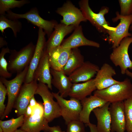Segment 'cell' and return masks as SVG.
Segmentation results:
<instances>
[{"label": "cell", "instance_id": "obj_11", "mask_svg": "<svg viewBox=\"0 0 132 132\" xmlns=\"http://www.w3.org/2000/svg\"><path fill=\"white\" fill-rule=\"evenodd\" d=\"M56 11L63 17L61 23L67 25H72L77 27L81 22L87 21L80 9L75 7L70 1H67Z\"/></svg>", "mask_w": 132, "mask_h": 132}, {"label": "cell", "instance_id": "obj_32", "mask_svg": "<svg viewBox=\"0 0 132 132\" xmlns=\"http://www.w3.org/2000/svg\"><path fill=\"white\" fill-rule=\"evenodd\" d=\"M118 1L121 15L125 16L132 14V0H119Z\"/></svg>", "mask_w": 132, "mask_h": 132}, {"label": "cell", "instance_id": "obj_3", "mask_svg": "<svg viewBox=\"0 0 132 132\" xmlns=\"http://www.w3.org/2000/svg\"><path fill=\"white\" fill-rule=\"evenodd\" d=\"M79 5L84 17L95 26L99 32L107 33L109 31L113 29L114 27L110 26L104 17L105 15L109 11L108 7H102L99 12L96 13L90 7L88 0H80Z\"/></svg>", "mask_w": 132, "mask_h": 132}, {"label": "cell", "instance_id": "obj_41", "mask_svg": "<svg viewBox=\"0 0 132 132\" xmlns=\"http://www.w3.org/2000/svg\"><path fill=\"white\" fill-rule=\"evenodd\" d=\"M129 29L130 31L132 33L131 34H132V23L130 26Z\"/></svg>", "mask_w": 132, "mask_h": 132}, {"label": "cell", "instance_id": "obj_23", "mask_svg": "<svg viewBox=\"0 0 132 132\" xmlns=\"http://www.w3.org/2000/svg\"><path fill=\"white\" fill-rule=\"evenodd\" d=\"M110 104L107 102L103 106L95 108L92 111L97 120L96 126L99 132H111V119L109 110Z\"/></svg>", "mask_w": 132, "mask_h": 132}, {"label": "cell", "instance_id": "obj_9", "mask_svg": "<svg viewBox=\"0 0 132 132\" xmlns=\"http://www.w3.org/2000/svg\"><path fill=\"white\" fill-rule=\"evenodd\" d=\"M40 96L43 101L44 116L49 122L61 116L59 106L54 100L53 95L45 84L39 82L35 94Z\"/></svg>", "mask_w": 132, "mask_h": 132}, {"label": "cell", "instance_id": "obj_30", "mask_svg": "<svg viewBox=\"0 0 132 132\" xmlns=\"http://www.w3.org/2000/svg\"><path fill=\"white\" fill-rule=\"evenodd\" d=\"M126 126L128 132L132 131V98L123 101Z\"/></svg>", "mask_w": 132, "mask_h": 132}, {"label": "cell", "instance_id": "obj_21", "mask_svg": "<svg viewBox=\"0 0 132 132\" xmlns=\"http://www.w3.org/2000/svg\"><path fill=\"white\" fill-rule=\"evenodd\" d=\"M80 102L82 108L79 120L87 125L90 123L89 117L91 112L95 108L103 106L107 102L94 95L86 98Z\"/></svg>", "mask_w": 132, "mask_h": 132}, {"label": "cell", "instance_id": "obj_29", "mask_svg": "<svg viewBox=\"0 0 132 132\" xmlns=\"http://www.w3.org/2000/svg\"><path fill=\"white\" fill-rule=\"evenodd\" d=\"M7 53H10V50L8 47L1 48L0 53V76L6 78H10L12 74L8 70V63L4 57Z\"/></svg>", "mask_w": 132, "mask_h": 132}, {"label": "cell", "instance_id": "obj_5", "mask_svg": "<svg viewBox=\"0 0 132 132\" xmlns=\"http://www.w3.org/2000/svg\"><path fill=\"white\" fill-rule=\"evenodd\" d=\"M5 16L11 20L20 19H26L29 22L36 26L38 28L42 29L46 34L48 38L53 31V29L58 23L55 20L48 21L42 18L39 15V12L36 7L31 9L25 13L19 14L14 13L11 10L7 11Z\"/></svg>", "mask_w": 132, "mask_h": 132}, {"label": "cell", "instance_id": "obj_39", "mask_svg": "<svg viewBox=\"0 0 132 132\" xmlns=\"http://www.w3.org/2000/svg\"><path fill=\"white\" fill-rule=\"evenodd\" d=\"M125 74L128 77H130L132 79V72L129 70L128 69L127 70Z\"/></svg>", "mask_w": 132, "mask_h": 132}, {"label": "cell", "instance_id": "obj_22", "mask_svg": "<svg viewBox=\"0 0 132 132\" xmlns=\"http://www.w3.org/2000/svg\"><path fill=\"white\" fill-rule=\"evenodd\" d=\"M53 78L52 84L58 90L60 95L63 98L68 96L73 83L69 77L63 71H57L50 68Z\"/></svg>", "mask_w": 132, "mask_h": 132}, {"label": "cell", "instance_id": "obj_10", "mask_svg": "<svg viewBox=\"0 0 132 132\" xmlns=\"http://www.w3.org/2000/svg\"><path fill=\"white\" fill-rule=\"evenodd\" d=\"M60 107L61 116L67 124L74 120H79V116L82 107L79 100L71 98L66 100L61 97L59 93L52 92Z\"/></svg>", "mask_w": 132, "mask_h": 132}, {"label": "cell", "instance_id": "obj_14", "mask_svg": "<svg viewBox=\"0 0 132 132\" xmlns=\"http://www.w3.org/2000/svg\"><path fill=\"white\" fill-rule=\"evenodd\" d=\"M111 132H125L126 122L123 101L111 103L109 108Z\"/></svg>", "mask_w": 132, "mask_h": 132}, {"label": "cell", "instance_id": "obj_24", "mask_svg": "<svg viewBox=\"0 0 132 132\" xmlns=\"http://www.w3.org/2000/svg\"><path fill=\"white\" fill-rule=\"evenodd\" d=\"M95 79L81 83H73L68 96L81 101L97 90Z\"/></svg>", "mask_w": 132, "mask_h": 132}, {"label": "cell", "instance_id": "obj_27", "mask_svg": "<svg viewBox=\"0 0 132 132\" xmlns=\"http://www.w3.org/2000/svg\"><path fill=\"white\" fill-rule=\"evenodd\" d=\"M24 115H22L16 118L2 121L0 120V127L3 132H14L19 127H21L24 121Z\"/></svg>", "mask_w": 132, "mask_h": 132}, {"label": "cell", "instance_id": "obj_13", "mask_svg": "<svg viewBox=\"0 0 132 132\" xmlns=\"http://www.w3.org/2000/svg\"><path fill=\"white\" fill-rule=\"evenodd\" d=\"M38 34L34 53L29 66L24 83H29L34 80V73L44 53L46 42L45 37L46 33L42 29L39 28Z\"/></svg>", "mask_w": 132, "mask_h": 132}, {"label": "cell", "instance_id": "obj_19", "mask_svg": "<svg viewBox=\"0 0 132 132\" xmlns=\"http://www.w3.org/2000/svg\"><path fill=\"white\" fill-rule=\"evenodd\" d=\"M48 53L44 50V53L33 75V79L39 82L46 84L52 90L51 75L50 72Z\"/></svg>", "mask_w": 132, "mask_h": 132}, {"label": "cell", "instance_id": "obj_2", "mask_svg": "<svg viewBox=\"0 0 132 132\" xmlns=\"http://www.w3.org/2000/svg\"><path fill=\"white\" fill-rule=\"evenodd\" d=\"M35 47L36 45L31 42L19 51L15 50H10L8 66L9 72L12 74L17 73L29 66Z\"/></svg>", "mask_w": 132, "mask_h": 132}, {"label": "cell", "instance_id": "obj_40", "mask_svg": "<svg viewBox=\"0 0 132 132\" xmlns=\"http://www.w3.org/2000/svg\"><path fill=\"white\" fill-rule=\"evenodd\" d=\"M14 132H26L24 131L19 129H17Z\"/></svg>", "mask_w": 132, "mask_h": 132}, {"label": "cell", "instance_id": "obj_43", "mask_svg": "<svg viewBox=\"0 0 132 132\" xmlns=\"http://www.w3.org/2000/svg\"></svg>", "mask_w": 132, "mask_h": 132}, {"label": "cell", "instance_id": "obj_1", "mask_svg": "<svg viewBox=\"0 0 132 132\" xmlns=\"http://www.w3.org/2000/svg\"><path fill=\"white\" fill-rule=\"evenodd\" d=\"M93 95L111 103L132 98V83L128 78L105 89L96 90Z\"/></svg>", "mask_w": 132, "mask_h": 132}, {"label": "cell", "instance_id": "obj_12", "mask_svg": "<svg viewBox=\"0 0 132 132\" xmlns=\"http://www.w3.org/2000/svg\"><path fill=\"white\" fill-rule=\"evenodd\" d=\"M37 85V81L34 80L22 85L13 107L18 117L24 114L30 99L35 94Z\"/></svg>", "mask_w": 132, "mask_h": 132}, {"label": "cell", "instance_id": "obj_6", "mask_svg": "<svg viewBox=\"0 0 132 132\" xmlns=\"http://www.w3.org/2000/svg\"><path fill=\"white\" fill-rule=\"evenodd\" d=\"M116 14V16L112 19V21L115 22L120 20V22L113 30L108 31V36L107 38L109 43L111 44L113 49L118 46L124 38L132 36L129 30L132 23V14L122 16L118 11Z\"/></svg>", "mask_w": 132, "mask_h": 132}, {"label": "cell", "instance_id": "obj_34", "mask_svg": "<svg viewBox=\"0 0 132 132\" xmlns=\"http://www.w3.org/2000/svg\"><path fill=\"white\" fill-rule=\"evenodd\" d=\"M33 112V108L29 104L24 114V118H27L30 117L32 115Z\"/></svg>", "mask_w": 132, "mask_h": 132}, {"label": "cell", "instance_id": "obj_26", "mask_svg": "<svg viewBox=\"0 0 132 132\" xmlns=\"http://www.w3.org/2000/svg\"><path fill=\"white\" fill-rule=\"evenodd\" d=\"M9 28L11 29L14 36L16 37L17 33L22 29V23L18 19L11 20L8 18L5 15H0V30L2 34L4 30Z\"/></svg>", "mask_w": 132, "mask_h": 132}, {"label": "cell", "instance_id": "obj_33", "mask_svg": "<svg viewBox=\"0 0 132 132\" xmlns=\"http://www.w3.org/2000/svg\"><path fill=\"white\" fill-rule=\"evenodd\" d=\"M7 94L6 88L2 82L0 81V117L3 116L6 107L4 104L6 96Z\"/></svg>", "mask_w": 132, "mask_h": 132}, {"label": "cell", "instance_id": "obj_7", "mask_svg": "<svg viewBox=\"0 0 132 132\" xmlns=\"http://www.w3.org/2000/svg\"><path fill=\"white\" fill-rule=\"evenodd\" d=\"M132 43V36L124 38L119 46L113 49L110 59L115 66H119L121 74H125L128 69L132 70V61L128 53L129 47Z\"/></svg>", "mask_w": 132, "mask_h": 132}, {"label": "cell", "instance_id": "obj_35", "mask_svg": "<svg viewBox=\"0 0 132 132\" xmlns=\"http://www.w3.org/2000/svg\"><path fill=\"white\" fill-rule=\"evenodd\" d=\"M49 132H65L62 131L59 126H54L49 127Z\"/></svg>", "mask_w": 132, "mask_h": 132}, {"label": "cell", "instance_id": "obj_17", "mask_svg": "<svg viewBox=\"0 0 132 132\" xmlns=\"http://www.w3.org/2000/svg\"><path fill=\"white\" fill-rule=\"evenodd\" d=\"M116 74L113 67L107 63L104 64L96 74L95 79L97 90L106 88L111 86L120 83L121 81L115 80L113 77Z\"/></svg>", "mask_w": 132, "mask_h": 132}, {"label": "cell", "instance_id": "obj_38", "mask_svg": "<svg viewBox=\"0 0 132 132\" xmlns=\"http://www.w3.org/2000/svg\"><path fill=\"white\" fill-rule=\"evenodd\" d=\"M7 45V42L4 40L3 38L2 37H0V48H1L4 45Z\"/></svg>", "mask_w": 132, "mask_h": 132}, {"label": "cell", "instance_id": "obj_15", "mask_svg": "<svg viewBox=\"0 0 132 132\" xmlns=\"http://www.w3.org/2000/svg\"><path fill=\"white\" fill-rule=\"evenodd\" d=\"M76 27L73 25H67L61 23L57 24L54 30L46 42L44 50L48 53L55 48L61 45L65 36Z\"/></svg>", "mask_w": 132, "mask_h": 132}, {"label": "cell", "instance_id": "obj_31", "mask_svg": "<svg viewBox=\"0 0 132 132\" xmlns=\"http://www.w3.org/2000/svg\"><path fill=\"white\" fill-rule=\"evenodd\" d=\"M66 132H85L84 123L79 120L72 121L67 124Z\"/></svg>", "mask_w": 132, "mask_h": 132}, {"label": "cell", "instance_id": "obj_37", "mask_svg": "<svg viewBox=\"0 0 132 132\" xmlns=\"http://www.w3.org/2000/svg\"><path fill=\"white\" fill-rule=\"evenodd\" d=\"M38 103L35 100L34 95L30 99L29 104L33 108L37 105Z\"/></svg>", "mask_w": 132, "mask_h": 132}, {"label": "cell", "instance_id": "obj_18", "mask_svg": "<svg viewBox=\"0 0 132 132\" xmlns=\"http://www.w3.org/2000/svg\"><path fill=\"white\" fill-rule=\"evenodd\" d=\"M97 65L88 61L84 62L78 68L68 76L73 83L86 82L92 79L99 69Z\"/></svg>", "mask_w": 132, "mask_h": 132}, {"label": "cell", "instance_id": "obj_8", "mask_svg": "<svg viewBox=\"0 0 132 132\" xmlns=\"http://www.w3.org/2000/svg\"><path fill=\"white\" fill-rule=\"evenodd\" d=\"M44 106L41 103L33 108L32 115L24 117L23 123L20 129L26 132H49V122L44 116Z\"/></svg>", "mask_w": 132, "mask_h": 132}, {"label": "cell", "instance_id": "obj_25", "mask_svg": "<svg viewBox=\"0 0 132 132\" xmlns=\"http://www.w3.org/2000/svg\"><path fill=\"white\" fill-rule=\"evenodd\" d=\"M84 62V56L79 50L77 48L72 49L63 71L66 75L69 76L80 66Z\"/></svg>", "mask_w": 132, "mask_h": 132}, {"label": "cell", "instance_id": "obj_28", "mask_svg": "<svg viewBox=\"0 0 132 132\" xmlns=\"http://www.w3.org/2000/svg\"><path fill=\"white\" fill-rule=\"evenodd\" d=\"M30 2L28 0H0V15H5L6 12L11 9L20 8Z\"/></svg>", "mask_w": 132, "mask_h": 132}, {"label": "cell", "instance_id": "obj_4", "mask_svg": "<svg viewBox=\"0 0 132 132\" xmlns=\"http://www.w3.org/2000/svg\"><path fill=\"white\" fill-rule=\"evenodd\" d=\"M28 67L29 66H27L22 71L17 73L16 76L11 80H8L5 78L0 77V81L6 88L8 97L7 105L4 112L0 118L1 120L8 115L13 107L22 84L24 83Z\"/></svg>", "mask_w": 132, "mask_h": 132}, {"label": "cell", "instance_id": "obj_16", "mask_svg": "<svg viewBox=\"0 0 132 132\" xmlns=\"http://www.w3.org/2000/svg\"><path fill=\"white\" fill-rule=\"evenodd\" d=\"M61 46L64 48L72 49L85 46L99 48L100 44L86 38L83 34L81 26L79 25L76 28L72 34L64 41Z\"/></svg>", "mask_w": 132, "mask_h": 132}, {"label": "cell", "instance_id": "obj_36", "mask_svg": "<svg viewBox=\"0 0 132 132\" xmlns=\"http://www.w3.org/2000/svg\"><path fill=\"white\" fill-rule=\"evenodd\" d=\"M87 125L88 126L90 132H99L96 125L90 123Z\"/></svg>", "mask_w": 132, "mask_h": 132}, {"label": "cell", "instance_id": "obj_20", "mask_svg": "<svg viewBox=\"0 0 132 132\" xmlns=\"http://www.w3.org/2000/svg\"><path fill=\"white\" fill-rule=\"evenodd\" d=\"M71 49L65 48L61 45L48 53L51 68L57 71H63L70 55Z\"/></svg>", "mask_w": 132, "mask_h": 132}, {"label": "cell", "instance_id": "obj_42", "mask_svg": "<svg viewBox=\"0 0 132 132\" xmlns=\"http://www.w3.org/2000/svg\"><path fill=\"white\" fill-rule=\"evenodd\" d=\"M128 132H132V131H129Z\"/></svg>", "mask_w": 132, "mask_h": 132}]
</instances>
